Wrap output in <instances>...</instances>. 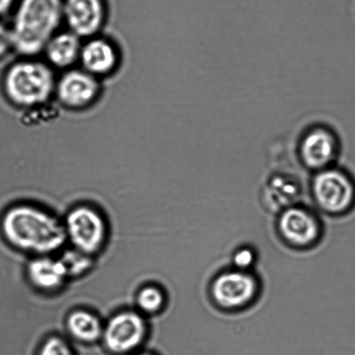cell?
I'll return each mask as SVG.
<instances>
[{"instance_id":"cell-16","label":"cell","mask_w":355,"mask_h":355,"mask_svg":"<svg viewBox=\"0 0 355 355\" xmlns=\"http://www.w3.org/2000/svg\"><path fill=\"white\" fill-rule=\"evenodd\" d=\"M166 297L158 285L147 284L141 287L135 297L137 311L144 316L159 314L164 309Z\"/></svg>"},{"instance_id":"cell-5","label":"cell","mask_w":355,"mask_h":355,"mask_svg":"<svg viewBox=\"0 0 355 355\" xmlns=\"http://www.w3.org/2000/svg\"><path fill=\"white\" fill-rule=\"evenodd\" d=\"M148 335V324L145 316L137 309H125L104 322L101 342L111 355H132L140 350Z\"/></svg>"},{"instance_id":"cell-17","label":"cell","mask_w":355,"mask_h":355,"mask_svg":"<svg viewBox=\"0 0 355 355\" xmlns=\"http://www.w3.org/2000/svg\"><path fill=\"white\" fill-rule=\"evenodd\" d=\"M64 263L69 278H76L88 273L93 267V256L79 251L74 248L64 249L59 256Z\"/></svg>"},{"instance_id":"cell-6","label":"cell","mask_w":355,"mask_h":355,"mask_svg":"<svg viewBox=\"0 0 355 355\" xmlns=\"http://www.w3.org/2000/svg\"><path fill=\"white\" fill-rule=\"evenodd\" d=\"M312 193L319 208L330 215L346 214L355 205L354 181L339 169L320 170L313 179Z\"/></svg>"},{"instance_id":"cell-22","label":"cell","mask_w":355,"mask_h":355,"mask_svg":"<svg viewBox=\"0 0 355 355\" xmlns=\"http://www.w3.org/2000/svg\"><path fill=\"white\" fill-rule=\"evenodd\" d=\"M132 355H158L155 353L150 352V351H138V352L135 353Z\"/></svg>"},{"instance_id":"cell-11","label":"cell","mask_w":355,"mask_h":355,"mask_svg":"<svg viewBox=\"0 0 355 355\" xmlns=\"http://www.w3.org/2000/svg\"><path fill=\"white\" fill-rule=\"evenodd\" d=\"M338 151V139L325 127H315L306 132L299 145L302 163L309 169L318 172L329 168Z\"/></svg>"},{"instance_id":"cell-4","label":"cell","mask_w":355,"mask_h":355,"mask_svg":"<svg viewBox=\"0 0 355 355\" xmlns=\"http://www.w3.org/2000/svg\"><path fill=\"white\" fill-rule=\"evenodd\" d=\"M71 248L90 256L99 253L107 238V224L97 208L82 204L72 208L62 221Z\"/></svg>"},{"instance_id":"cell-8","label":"cell","mask_w":355,"mask_h":355,"mask_svg":"<svg viewBox=\"0 0 355 355\" xmlns=\"http://www.w3.org/2000/svg\"><path fill=\"white\" fill-rule=\"evenodd\" d=\"M259 285L253 274L238 270L225 271L215 278L211 295L215 304L227 311L249 306L259 293Z\"/></svg>"},{"instance_id":"cell-7","label":"cell","mask_w":355,"mask_h":355,"mask_svg":"<svg viewBox=\"0 0 355 355\" xmlns=\"http://www.w3.org/2000/svg\"><path fill=\"white\" fill-rule=\"evenodd\" d=\"M102 92L100 79L83 71L71 68L64 71L57 79L54 97L65 109H88L99 99Z\"/></svg>"},{"instance_id":"cell-13","label":"cell","mask_w":355,"mask_h":355,"mask_svg":"<svg viewBox=\"0 0 355 355\" xmlns=\"http://www.w3.org/2000/svg\"><path fill=\"white\" fill-rule=\"evenodd\" d=\"M26 276L29 283L44 293L60 290L69 279L61 259L53 256H34L27 263Z\"/></svg>"},{"instance_id":"cell-14","label":"cell","mask_w":355,"mask_h":355,"mask_svg":"<svg viewBox=\"0 0 355 355\" xmlns=\"http://www.w3.org/2000/svg\"><path fill=\"white\" fill-rule=\"evenodd\" d=\"M82 44V38L71 31H58L44 48L45 62L53 69L67 71L74 68L79 62Z\"/></svg>"},{"instance_id":"cell-2","label":"cell","mask_w":355,"mask_h":355,"mask_svg":"<svg viewBox=\"0 0 355 355\" xmlns=\"http://www.w3.org/2000/svg\"><path fill=\"white\" fill-rule=\"evenodd\" d=\"M64 0H19L10 27L12 48L23 58L43 53L64 24Z\"/></svg>"},{"instance_id":"cell-20","label":"cell","mask_w":355,"mask_h":355,"mask_svg":"<svg viewBox=\"0 0 355 355\" xmlns=\"http://www.w3.org/2000/svg\"><path fill=\"white\" fill-rule=\"evenodd\" d=\"M12 48V35L10 30L0 24V58L3 57L10 49Z\"/></svg>"},{"instance_id":"cell-9","label":"cell","mask_w":355,"mask_h":355,"mask_svg":"<svg viewBox=\"0 0 355 355\" xmlns=\"http://www.w3.org/2000/svg\"><path fill=\"white\" fill-rule=\"evenodd\" d=\"M64 24L82 40L99 35L107 17L106 0H64Z\"/></svg>"},{"instance_id":"cell-21","label":"cell","mask_w":355,"mask_h":355,"mask_svg":"<svg viewBox=\"0 0 355 355\" xmlns=\"http://www.w3.org/2000/svg\"><path fill=\"white\" fill-rule=\"evenodd\" d=\"M15 0H0V16L5 15L13 8Z\"/></svg>"},{"instance_id":"cell-10","label":"cell","mask_w":355,"mask_h":355,"mask_svg":"<svg viewBox=\"0 0 355 355\" xmlns=\"http://www.w3.org/2000/svg\"><path fill=\"white\" fill-rule=\"evenodd\" d=\"M277 227L284 241L295 248L312 246L321 235L318 218L300 207L285 208L278 219Z\"/></svg>"},{"instance_id":"cell-1","label":"cell","mask_w":355,"mask_h":355,"mask_svg":"<svg viewBox=\"0 0 355 355\" xmlns=\"http://www.w3.org/2000/svg\"><path fill=\"white\" fill-rule=\"evenodd\" d=\"M0 229L14 249L34 256H53L67 242L62 221L34 204L9 208L2 215Z\"/></svg>"},{"instance_id":"cell-12","label":"cell","mask_w":355,"mask_h":355,"mask_svg":"<svg viewBox=\"0 0 355 355\" xmlns=\"http://www.w3.org/2000/svg\"><path fill=\"white\" fill-rule=\"evenodd\" d=\"M80 66L90 75L101 79L113 74L120 64L119 50L109 38L97 36L83 41Z\"/></svg>"},{"instance_id":"cell-3","label":"cell","mask_w":355,"mask_h":355,"mask_svg":"<svg viewBox=\"0 0 355 355\" xmlns=\"http://www.w3.org/2000/svg\"><path fill=\"white\" fill-rule=\"evenodd\" d=\"M57 76L46 62L23 58L6 69L3 92L14 106L33 109L47 104L54 97Z\"/></svg>"},{"instance_id":"cell-15","label":"cell","mask_w":355,"mask_h":355,"mask_svg":"<svg viewBox=\"0 0 355 355\" xmlns=\"http://www.w3.org/2000/svg\"><path fill=\"white\" fill-rule=\"evenodd\" d=\"M65 329L76 342L92 345L102 340L104 322L96 313L80 308L69 313Z\"/></svg>"},{"instance_id":"cell-18","label":"cell","mask_w":355,"mask_h":355,"mask_svg":"<svg viewBox=\"0 0 355 355\" xmlns=\"http://www.w3.org/2000/svg\"><path fill=\"white\" fill-rule=\"evenodd\" d=\"M35 355H76L67 339L60 336H51L42 342Z\"/></svg>"},{"instance_id":"cell-19","label":"cell","mask_w":355,"mask_h":355,"mask_svg":"<svg viewBox=\"0 0 355 355\" xmlns=\"http://www.w3.org/2000/svg\"><path fill=\"white\" fill-rule=\"evenodd\" d=\"M256 254L252 249L242 248L236 250L233 255L232 262L236 270L248 272L256 262Z\"/></svg>"}]
</instances>
